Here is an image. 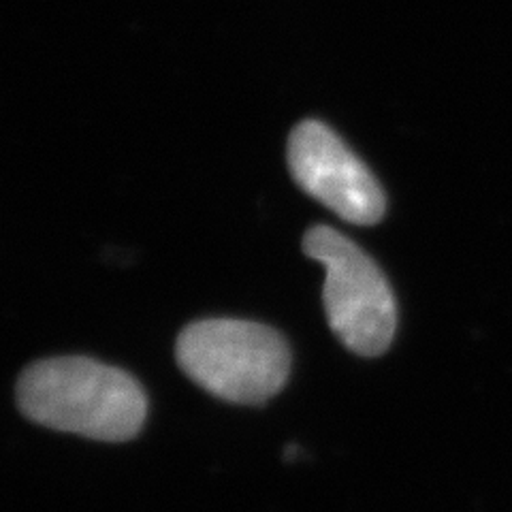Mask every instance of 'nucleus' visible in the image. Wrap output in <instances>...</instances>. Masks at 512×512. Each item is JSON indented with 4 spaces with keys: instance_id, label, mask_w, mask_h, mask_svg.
<instances>
[{
    "instance_id": "obj_3",
    "label": "nucleus",
    "mask_w": 512,
    "mask_h": 512,
    "mask_svg": "<svg viewBox=\"0 0 512 512\" xmlns=\"http://www.w3.org/2000/svg\"><path fill=\"white\" fill-rule=\"evenodd\" d=\"M303 252L323 263V301L329 325L355 355L378 357L393 342L397 306L389 280L355 242L331 227H312Z\"/></svg>"
},
{
    "instance_id": "obj_2",
    "label": "nucleus",
    "mask_w": 512,
    "mask_h": 512,
    "mask_svg": "<svg viewBox=\"0 0 512 512\" xmlns=\"http://www.w3.org/2000/svg\"><path fill=\"white\" fill-rule=\"evenodd\" d=\"M175 357L199 387L244 406L278 395L291 372V350L276 329L235 318L188 325L175 344Z\"/></svg>"
},
{
    "instance_id": "obj_1",
    "label": "nucleus",
    "mask_w": 512,
    "mask_h": 512,
    "mask_svg": "<svg viewBox=\"0 0 512 512\" xmlns=\"http://www.w3.org/2000/svg\"><path fill=\"white\" fill-rule=\"evenodd\" d=\"M18 406L32 423L99 442L133 440L148 416L131 374L86 357L32 363L18 382Z\"/></svg>"
},
{
    "instance_id": "obj_4",
    "label": "nucleus",
    "mask_w": 512,
    "mask_h": 512,
    "mask_svg": "<svg viewBox=\"0 0 512 512\" xmlns=\"http://www.w3.org/2000/svg\"><path fill=\"white\" fill-rule=\"evenodd\" d=\"M288 167L303 192L346 222L370 227L387 210L372 171L323 122L303 120L295 126L288 137Z\"/></svg>"
}]
</instances>
